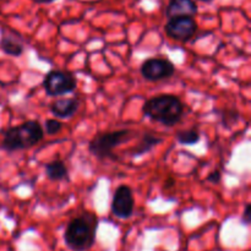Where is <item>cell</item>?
<instances>
[{
	"mask_svg": "<svg viewBox=\"0 0 251 251\" xmlns=\"http://www.w3.org/2000/svg\"><path fill=\"white\" fill-rule=\"evenodd\" d=\"M176 140L179 144L184 145V146H194V145L200 142V132L196 129H189V130H180L176 132Z\"/></svg>",
	"mask_w": 251,
	"mask_h": 251,
	"instance_id": "5bb4252c",
	"label": "cell"
},
{
	"mask_svg": "<svg viewBox=\"0 0 251 251\" xmlns=\"http://www.w3.org/2000/svg\"><path fill=\"white\" fill-rule=\"evenodd\" d=\"M242 223L244 226H249L251 223V205L248 203L244 208V213L242 216Z\"/></svg>",
	"mask_w": 251,
	"mask_h": 251,
	"instance_id": "2e32d148",
	"label": "cell"
},
{
	"mask_svg": "<svg viewBox=\"0 0 251 251\" xmlns=\"http://www.w3.org/2000/svg\"><path fill=\"white\" fill-rule=\"evenodd\" d=\"M199 11L198 4L194 0H169L166 9L168 19L173 17H194Z\"/></svg>",
	"mask_w": 251,
	"mask_h": 251,
	"instance_id": "9c48e42d",
	"label": "cell"
},
{
	"mask_svg": "<svg viewBox=\"0 0 251 251\" xmlns=\"http://www.w3.org/2000/svg\"><path fill=\"white\" fill-rule=\"evenodd\" d=\"M77 86V80L69 71L51 70L44 76V91L50 97H60L74 92Z\"/></svg>",
	"mask_w": 251,
	"mask_h": 251,
	"instance_id": "5b68a950",
	"label": "cell"
},
{
	"mask_svg": "<svg viewBox=\"0 0 251 251\" xmlns=\"http://www.w3.org/2000/svg\"><path fill=\"white\" fill-rule=\"evenodd\" d=\"M221 179H222V174L220 171H215L207 176V181H211L212 184H220Z\"/></svg>",
	"mask_w": 251,
	"mask_h": 251,
	"instance_id": "e0dca14e",
	"label": "cell"
},
{
	"mask_svg": "<svg viewBox=\"0 0 251 251\" xmlns=\"http://www.w3.org/2000/svg\"><path fill=\"white\" fill-rule=\"evenodd\" d=\"M98 220L93 213L86 212L69 222L64 233V242L73 251H87L95 245Z\"/></svg>",
	"mask_w": 251,
	"mask_h": 251,
	"instance_id": "7a4b0ae2",
	"label": "cell"
},
{
	"mask_svg": "<svg viewBox=\"0 0 251 251\" xmlns=\"http://www.w3.org/2000/svg\"><path fill=\"white\" fill-rule=\"evenodd\" d=\"M130 139H131V131L126 129L103 132L91 140L88 144V151L98 159H114L115 157L113 151L115 147H118L123 142L129 141Z\"/></svg>",
	"mask_w": 251,
	"mask_h": 251,
	"instance_id": "277c9868",
	"label": "cell"
},
{
	"mask_svg": "<svg viewBox=\"0 0 251 251\" xmlns=\"http://www.w3.org/2000/svg\"><path fill=\"white\" fill-rule=\"evenodd\" d=\"M200 1H202V2H212L213 0H200Z\"/></svg>",
	"mask_w": 251,
	"mask_h": 251,
	"instance_id": "d6986e66",
	"label": "cell"
},
{
	"mask_svg": "<svg viewBox=\"0 0 251 251\" xmlns=\"http://www.w3.org/2000/svg\"><path fill=\"white\" fill-rule=\"evenodd\" d=\"M142 77L147 81H162L172 77L176 73V66L167 58H150L140 68Z\"/></svg>",
	"mask_w": 251,
	"mask_h": 251,
	"instance_id": "8992f818",
	"label": "cell"
},
{
	"mask_svg": "<svg viewBox=\"0 0 251 251\" xmlns=\"http://www.w3.org/2000/svg\"><path fill=\"white\" fill-rule=\"evenodd\" d=\"M184 109L183 102L176 96L159 95L145 102L142 113L152 122L171 127L181 122Z\"/></svg>",
	"mask_w": 251,
	"mask_h": 251,
	"instance_id": "6da1fadb",
	"label": "cell"
},
{
	"mask_svg": "<svg viewBox=\"0 0 251 251\" xmlns=\"http://www.w3.org/2000/svg\"><path fill=\"white\" fill-rule=\"evenodd\" d=\"M161 142H162L161 137H158L154 134H151V132H146V134H144V136L141 137V141L139 142V145L132 150L131 156L132 157L142 156V154L152 151V150H153L157 145L161 144Z\"/></svg>",
	"mask_w": 251,
	"mask_h": 251,
	"instance_id": "4fadbf2b",
	"label": "cell"
},
{
	"mask_svg": "<svg viewBox=\"0 0 251 251\" xmlns=\"http://www.w3.org/2000/svg\"><path fill=\"white\" fill-rule=\"evenodd\" d=\"M44 171H46L47 178L51 181H61L69 179L68 167L60 159H54V161L48 162L44 166Z\"/></svg>",
	"mask_w": 251,
	"mask_h": 251,
	"instance_id": "7c38bea8",
	"label": "cell"
},
{
	"mask_svg": "<svg viewBox=\"0 0 251 251\" xmlns=\"http://www.w3.org/2000/svg\"><path fill=\"white\" fill-rule=\"evenodd\" d=\"M64 125L59 122L58 119H48L46 120L44 124V129H46V134L51 136V135H56L61 131Z\"/></svg>",
	"mask_w": 251,
	"mask_h": 251,
	"instance_id": "9a60e30c",
	"label": "cell"
},
{
	"mask_svg": "<svg viewBox=\"0 0 251 251\" xmlns=\"http://www.w3.org/2000/svg\"><path fill=\"white\" fill-rule=\"evenodd\" d=\"M166 33L178 42H189L198 32V24L194 17H173L166 24Z\"/></svg>",
	"mask_w": 251,
	"mask_h": 251,
	"instance_id": "ba28073f",
	"label": "cell"
},
{
	"mask_svg": "<svg viewBox=\"0 0 251 251\" xmlns=\"http://www.w3.org/2000/svg\"><path fill=\"white\" fill-rule=\"evenodd\" d=\"M44 139V130L37 120H27L4 132L1 149L7 152L29 150Z\"/></svg>",
	"mask_w": 251,
	"mask_h": 251,
	"instance_id": "3957f363",
	"label": "cell"
},
{
	"mask_svg": "<svg viewBox=\"0 0 251 251\" xmlns=\"http://www.w3.org/2000/svg\"><path fill=\"white\" fill-rule=\"evenodd\" d=\"M78 105H80V102L77 98H60L51 103L50 113L59 119L71 118L76 113Z\"/></svg>",
	"mask_w": 251,
	"mask_h": 251,
	"instance_id": "30bf717a",
	"label": "cell"
},
{
	"mask_svg": "<svg viewBox=\"0 0 251 251\" xmlns=\"http://www.w3.org/2000/svg\"><path fill=\"white\" fill-rule=\"evenodd\" d=\"M32 1L37 2V4H50V2H54L55 0H32Z\"/></svg>",
	"mask_w": 251,
	"mask_h": 251,
	"instance_id": "ac0fdd59",
	"label": "cell"
},
{
	"mask_svg": "<svg viewBox=\"0 0 251 251\" xmlns=\"http://www.w3.org/2000/svg\"><path fill=\"white\" fill-rule=\"evenodd\" d=\"M135 199L132 195V190L127 185H119L114 191L110 211L115 217L120 220H127L134 213Z\"/></svg>",
	"mask_w": 251,
	"mask_h": 251,
	"instance_id": "52a82bcc",
	"label": "cell"
},
{
	"mask_svg": "<svg viewBox=\"0 0 251 251\" xmlns=\"http://www.w3.org/2000/svg\"><path fill=\"white\" fill-rule=\"evenodd\" d=\"M0 49L6 55L17 58L24 54L25 46L21 38H16V36H11V34H2L0 38Z\"/></svg>",
	"mask_w": 251,
	"mask_h": 251,
	"instance_id": "8fae6325",
	"label": "cell"
}]
</instances>
